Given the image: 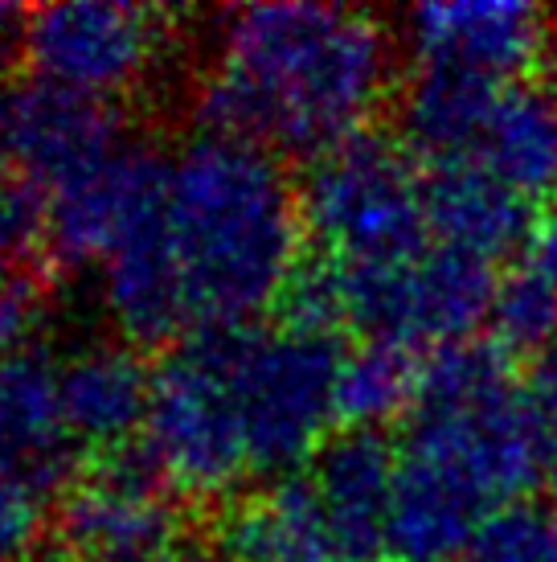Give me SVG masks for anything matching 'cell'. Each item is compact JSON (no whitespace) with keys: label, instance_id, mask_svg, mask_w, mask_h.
<instances>
[{"label":"cell","instance_id":"6da1fadb","mask_svg":"<svg viewBox=\"0 0 557 562\" xmlns=\"http://www.w3.org/2000/svg\"><path fill=\"white\" fill-rule=\"evenodd\" d=\"M394 33L370 9L238 4L214 16L197 127L278 160H320L370 132L394 91Z\"/></svg>","mask_w":557,"mask_h":562},{"label":"cell","instance_id":"7a4b0ae2","mask_svg":"<svg viewBox=\"0 0 557 562\" xmlns=\"http://www.w3.org/2000/svg\"><path fill=\"white\" fill-rule=\"evenodd\" d=\"M542 439L500 345L464 341L422 366L398 443L389 550L402 562H451L537 484Z\"/></svg>","mask_w":557,"mask_h":562},{"label":"cell","instance_id":"3957f363","mask_svg":"<svg viewBox=\"0 0 557 562\" xmlns=\"http://www.w3.org/2000/svg\"><path fill=\"white\" fill-rule=\"evenodd\" d=\"M304 238V198L275 153L209 127L169 148L160 243L185 337L259 325L299 280Z\"/></svg>","mask_w":557,"mask_h":562},{"label":"cell","instance_id":"277c9868","mask_svg":"<svg viewBox=\"0 0 557 562\" xmlns=\"http://www.w3.org/2000/svg\"><path fill=\"white\" fill-rule=\"evenodd\" d=\"M214 333L250 476L278 481L311 464L332 439V423H341L337 382L344 353L337 333L292 316Z\"/></svg>","mask_w":557,"mask_h":562},{"label":"cell","instance_id":"5b68a950","mask_svg":"<svg viewBox=\"0 0 557 562\" xmlns=\"http://www.w3.org/2000/svg\"><path fill=\"white\" fill-rule=\"evenodd\" d=\"M299 198L308 238L328 263H398L434 243L427 177L402 140L365 132L332 148L311 160Z\"/></svg>","mask_w":557,"mask_h":562},{"label":"cell","instance_id":"8992f818","mask_svg":"<svg viewBox=\"0 0 557 562\" xmlns=\"http://www.w3.org/2000/svg\"><path fill=\"white\" fill-rule=\"evenodd\" d=\"M139 448L172 497H234V488L250 481L217 333L177 341L152 366V398Z\"/></svg>","mask_w":557,"mask_h":562},{"label":"cell","instance_id":"52a82bcc","mask_svg":"<svg viewBox=\"0 0 557 562\" xmlns=\"http://www.w3.org/2000/svg\"><path fill=\"white\" fill-rule=\"evenodd\" d=\"M177 9L75 0L30 9L25 66L37 87L87 103H120L144 94L177 49Z\"/></svg>","mask_w":557,"mask_h":562},{"label":"cell","instance_id":"ba28073f","mask_svg":"<svg viewBox=\"0 0 557 562\" xmlns=\"http://www.w3.org/2000/svg\"><path fill=\"white\" fill-rule=\"evenodd\" d=\"M58 538L75 562H160L181 547L172 493L144 448L94 456L58 509Z\"/></svg>","mask_w":557,"mask_h":562},{"label":"cell","instance_id":"9c48e42d","mask_svg":"<svg viewBox=\"0 0 557 562\" xmlns=\"http://www.w3.org/2000/svg\"><path fill=\"white\" fill-rule=\"evenodd\" d=\"M402 37L418 66H443L492 82H521L549 46V16L516 0H455L418 4Z\"/></svg>","mask_w":557,"mask_h":562},{"label":"cell","instance_id":"30bf717a","mask_svg":"<svg viewBox=\"0 0 557 562\" xmlns=\"http://www.w3.org/2000/svg\"><path fill=\"white\" fill-rule=\"evenodd\" d=\"M82 448L58 391V361L25 349L0 361V476L30 484L33 493L70 488Z\"/></svg>","mask_w":557,"mask_h":562},{"label":"cell","instance_id":"8fae6325","mask_svg":"<svg viewBox=\"0 0 557 562\" xmlns=\"http://www.w3.org/2000/svg\"><path fill=\"white\" fill-rule=\"evenodd\" d=\"M308 481L349 562L382 559L394 530L398 448H389L382 431H341L308 464Z\"/></svg>","mask_w":557,"mask_h":562},{"label":"cell","instance_id":"7c38bea8","mask_svg":"<svg viewBox=\"0 0 557 562\" xmlns=\"http://www.w3.org/2000/svg\"><path fill=\"white\" fill-rule=\"evenodd\" d=\"M217 562H349L308 472L266 481L217 521Z\"/></svg>","mask_w":557,"mask_h":562},{"label":"cell","instance_id":"4fadbf2b","mask_svg":"<svg viewBox=\"0 0 557 562\" xmlns=\"http://www.w3.org/2000/svg\"><path fill=\"white\" fill-rule=\"evenodd\" d=\"M58 391L82 452L111 456L144 436L152 370L127 341H91L58 361Z\"/></svg>","mask_w":557,"mask_h":562},{"label":"cell","instance_id":"5bb4252c","mask_svg":"<svg viewBox=\"0 0 557 562\" xmlns=\"http://www.w3.org/2000/svg\"><path fill=\"white\" fill-rule=\"evenodd\" d=\"M525 202L557 193V87L554 82H504L496 91L471 160Z\"/></svg>","mask_w":557,"mask_h":562},{"label":"cell","instance_id":"9a60e30c","mask_svg":"<svg viewBox=\"0 0 557 562\" xmlns=\"http://www.w3.org/2000/svg\"><path fill=\"white\" fill-rule=\"evenodd\" d=\"M427 210L434 243L476 255L484 263L521 255L537 231L533 202L480 169H434L427 177Z\"/></svg>","mask_w":557,"mask_h":562},{"label":"cell","instance_id":"2e32d148","mask_svg":"<svg viewBox=\"0 0 557 562\" xmlns=\"http://www.w3.org/2000/svg\"><path fill=\"white\" fill-rule=\"evenodd\" d=\"M504 82L443 70V66H418L402 94V144L431 169H459L471 160L480 140L496 91Z\"/></svg>","mask_w":557,"mask_h":562},{"label":"cell","instance_id":"e0dca14e","mask_svg":"<svg viewBox=\"0 0 557 562\" xmlns=\"http://www.w3.org/2000/svg\"><path fill=\"white\" fill-rule=\"evenodd\" d=\"M422 382V366L410 349L382 341H365L344 353L337 382V415L344 431H382L398 415H410Z\"/></svg>","mask_w":557,"mask_h":562},{"label":"cell","instance_id":"ac0fdd59","mask_svg":"<svg viewBox=\"0 0 557 562\" xmlns=\"http://www.w3.org/2000/svg\"><path fill=\"white\" fill-rule=\"evenodd\" d=\"M488 328L504 353H545L557 341V280L528 259H516L496 283Z\"/></svg>","mask_w":557,"mask_h":562},{"label":"cell","instance_id":"d6986e66","mask_svg":"<svg viewBox=\"0 0 557 562\" xmlns=\"http://www.w3.org/2000/svg\"><path fill=\"white\" fill-rule=\"evenodd\" d=\"M464 562H557L554 521L528 505L504 509L476 533V542L464 550Z\"/></svg>","mask_w":557,"mask_h":562},{"label":"cell","instance_id":"ffe728a7","mask_svg":"<svg viewBox=\"0 0 557 562\" xmlns=\"http://www.w3.org/2000/svg\"><path fill=\"white\" fill-rule=\"evenodd\" d=\"M46 296L25 267L0 276V361L33 349V333L42 328Z\"/></svg>","mask_w":557,"mask_h":562},{"label":"cell","instance_id":"44dd1931","mask_svg":"<svg viewBox=\"0 0 557 562\" xmlns=\"http://www.w3.org/2000/svg\"><path fill=\"white\" fill-rule=\"evenodd\" d=\"M42 530V493L13 476H0V562H30Z\"/></svg>","mask_w":557,"mask_h":562},{"label":"cell","instance_id":"7402d4cb","mask_svg":"<svg viewBox=\"0 0 557 562\" xmlns=\"http://www.w3.org/2000/svg\"><path fill=\"white\" fill-rule=\"evenodd\" d=\"M42 238V202L25 181H0V276L16 271L25 250Z\"/></svg>","mask_w":557,"mask_h":562},{"label":"cell","instance_id":"603a6c76","mask_svg":"<svg viewBox=\"0 0 557 562\" xmlns=\"http://www.w3.org/2000/svg\"><path fill=\"white\" fill-rule=\"evenodd\" d=\"M525 403L533 427H537V439H542L545 460L557 464V341L533 361L525 382Z\"/></svg>","mask_w":557,"mask_h":562},{"label":"cell","instance_id":"cb8c5ba5","mask_svg":"<svg viewBox=\"0 0 557 562\" xmlns=\"http://www.w3.org/2000/svg\"><path fill=\"white\" fill-rule=\"evenodd\" d=\"M25 25H30L25 9L0 4V82L13 75L16 63H25Z\"/></svg>","mask_w":557,"mask_h":562},{"label":"cell","instance_id":"d4e9b609","mask_svg":"<svg viewBox=\"0 0 557 562\" xmlns=\"http://www.w3.org/2000/svg\"><path fill=\"white\" fill-rule=\"evenodd\" d=\"M160 562H217V554L205 547H193V542H181V547L172 550V554H164Z\"/></svg>","mask_w":557,"mask_h":562},{"label":"cell","instance_id":"484cf974","mask_svg":"<svg viewBox=\"0 0 557 562\" xmlns=\"http://www.w3.org/2000/svg\"><path fill=\"white\" fill-rule=\"evenodd\" d=\"M9 165H13V153H9V120H4V99H0V181Z\"/></svg>","mask_w":557,"mask_h":562},{"label":"cell","instance_id":"4316f807","mask_svg":"<svg viewBox=\"0 0 557 562\" xmlns=\"http://www.w3.org/2000/svg\"><path fill=\"white\" fill-rule=\"evenodd\" d=\"M549 521H554V530H557V488H554V501H549Z\"/></svg>","mask_w":557,"mask_h":562}]
</instances>
